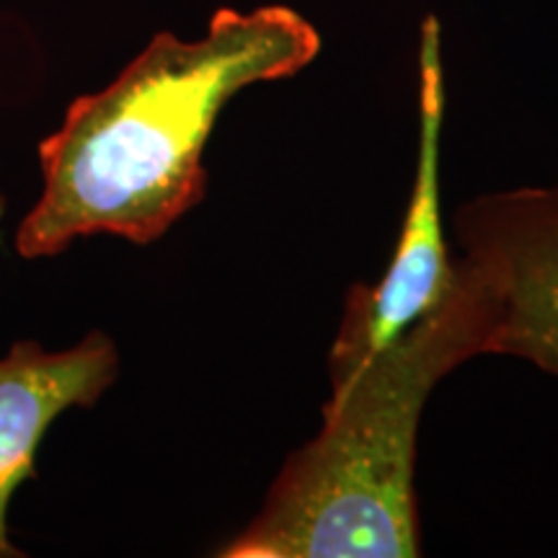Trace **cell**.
<instances>
[{
  "label": "cell",
  "instance_id": "5b68a950",
  "mask_svg": "<svg viewBox=\"0 0 558 558\" xmlns=\"http://www.w3.org/2000/svg\"><path fill=\"white\" fill-rule=\"evenodd\" d=\"M114 341L90 333L65 352L34 341L13 344L0 360V558L19 556L9 541V501L32 473L34 452L62 411L94 407L117 378Z\"/></svg>",
  "mask_w": 558,
  "mask_h": 558
},
{
  "label": "cell",
  "instance_id": "8992f818",
  "mask_svg": "<svg viewBox=\"0 0 558 558\" xmlns=\"http://www.w3.org/2000/svg\"><path fill=\"white\" fill-rule=\"evenodd\" d=\"M0 207H3V205H0Z\"/></svg>",
  "mask_w": 558,
  "mask_h": 558
},
{
  "label": "cell",
  "instance_id": "277c9868",
  "mask_svg": "<svg viewBox=\"0 0 558 558\" xmlns=\"http://www.w3.org/2000/svg\"><path fill=\"white\" fill-rule=\"evenodd\" d=\"M439 130H442V78H439L437 34L424 39L422 143L416 179L393 259L378 284H354L347 298L344 320L329 354L331 375L347 373L362 360L401 337L450 295L456 264L442 235L439 213Z\"/></svg>",
  "mask_w": 558,
  "mask_h": 558
},
{
  "label": "cell",
  "instance_id": "3957f363",
  "mask_svg": "<svg viewBox=\"0 0 558 558\" xmlns=\"http://www.w3.org/2000/svg\"><path fill=\"white\" fill-rule=\"evenodd\" d=\"M460 279L481 313L484 354L558 378V184L481 194L456 215Z\"/></svg>",
  "mask_w": 558,
  "mask_h": 558
},
{
  "label": "cell",
  "instance_id": "7a4b0ae2",
  "mask_svg": "<svg viewBox=\"0 0 558 558\" xmlns=\"http://www.w3.org/2000/svg\"><path fill=\"white\" fill-rule=\"evenodd\" d=\"M456 264V262H452ZM484 354L481 313L456 269L450 295L401 337L331 375L324 427L279 471L228 558H411L418 418L450 369Z\"/></svg>",
  "mask_w": 558,
  "mask_h": 558
},
{
  "label": "cell",
  "instance_id": "6da1fadb",
  "mask_svg": "<svg viewBox=\"0 0 558 558\" xmlns=\"http://www.w3.org/2000/svg\"><path fill=\"white\" fill-rule=\"evenodd\" d=\"M318 52L316 26L288 5L220 9L194 41L156 34L117 81L70 104L39 145L45 186L19 226V254L54 256L94 233L158 241L205 197L202 150L222 107Z\"/></svg>",
  "mask_w": 558,
  "mask_h": 558
}]
</instances>
